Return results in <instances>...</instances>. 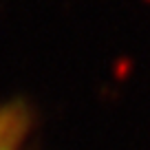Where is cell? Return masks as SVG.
I'll return each mask as SVG.
<instances>
[{
  "label": "cell",
  "instance_id": "cell-1",
  "mask_svg": "<svg viewBox=\"0 0 150 150\" xmlns=\"http://www.w3.org/2000/svg\"><path fill=\"white\" fill-rule=\"evenodd\" d=\"M38 112L27 97L0 102V150H31Z\"/></svg>",
  "mask_w": 150,
  "mask_h": 150
}]
</instances>
